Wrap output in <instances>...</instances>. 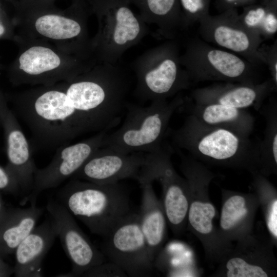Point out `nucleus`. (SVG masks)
Here are the masks:
<instances>
[{
  "mask_svg": "<svg viewBox=\"0 0 277 277\" xmlns=\"http://www.w3.org/2000/svg\"><path fill=\"white\" fill-rule=\"evenodd\" d=\"M53 0L19 1L16 23L19 35L48 42L84 60L92 57L87 26L90 15L84 0H73L61 10Z\"/></svg>",
  "mask_w": 277,
  "mask_h": 277,
  "instance_id": "nucleus-1",
  "label": "nucleus"
},
{
  "mask_svg": "<svg viewBox=\"0 0 277 277\" xmlns=\"http://www.w3.org/2000/svg\"><path fill=\"white\" fill-rule=\"evenodd\" d=\"M64 83L69 101L88 133L108 130L117 123L128 89L126 76L120 67L97 64Z\"/></svg>",
  "mask_w": 277,
  "mask_h": 277,
  "instance_id": "nucleus-2",
  "label": "nucleus"
},
{
  "mask_svg": "<svg viewBox=\"0 0 277 277\" xmlns=\"http://www.w3.org/2000/svg\"><path fill=\"white\" fill-rule=\"evenodd\" d=\"M17 105L34 144L45 149H56L88 133L69 101L64 82L23 91Z\"/></svg>",
  "mask_w": 277,
  "mask_h": 277,
  "instance_id": "nucleus-3",
  "label": "nucleus"
},
{
  "mask_svg": "<svg viewBox=\"0 0 277 277\" xmlns=\"http://www.w3.org/2000/svg\"><path fill=\"white\" fill-rule=\"evenodd\" d=\"M234 131L207 125L191 115L173 135L174 145L200 162L259 172V143Z\"/></svg>",
  "mask_w": 277,
  "mask_h": 277,
  "instance_id": "nucleus-4",
  "label": "nucleus"
},
{
  "mask_svg": "<svg viewBox=\"0 0 277 277\" xmlns=\"http://www.w3.org/2000/svg\"><path fill=\"white\" fill-rule=\"evenodd\" d=\"M57 198L92 233L103 238L131 212L126 190L119 183L99 184L72 179L58 191Z\"/></svg>",
  "mask_w": 277,
  "mask_h": 277,
  "instance_id": "nucleus-5",
  "label": "nucleus"
},
{
  "mask_svg": "<svg viewBox=\"0 0 277 277\" xmlns=\"http://www.w3.org/2000/svg\"><path fill=\"white\" fill-rule=\"evenodd\" d=\"M97 22L91 38L92 57L96 64L116 65L123 54L148 33L147 24L134 13L129 0H84Z\"/></svg>",
  "mask_w": 277,
  "mask_h": 277,
  "instance_id": "nucleus-6",
  "label": "nucleus"
},
{
  "mask_svg": "<svg viewBox=\"0 0 277 277\" xmlns=\"http://www.w3.org/2000/svg\"><path fill=\"white\" fill-rule=\"evenodd\" d=\"M19 52L12 67L17 85L49 86L66 81L97 64L67 53L45 41L15 37Z\"/></svg>",
  "mask_w": 277,
  "mask_h": 277,
  "instance_id": "nucleus-7",
  "label": "nucleus"
},
{
  "mask_svg": "<svg viewBox=\"0 0 277 277\" xmlns=\"http://www.w3.org/2000/svg\"><path fill=\"white\" fill-rule=\"evenodd\" d=\"M185 103L178 94L172 100L151 101L148 106L128 104L122 125L104 137L102 147L122 153L152 152L161 146L171 117Z\"/></svg>",
  "mask_w": 277,
  "mask_h": 277,
  "instance_id": "nucleus-8",
  "label": "nucleus"
},
{
  "mask_svg": "<svg viewBox=\"0 0 277 277\" xmlns=\"http://www.w3.org/2000/svg\"><path fill=\"white\" fill-rule=\"evenodd\" d=\"M180 168L189 188L187 230L199 239L206 258L219 263L233 245L222 240L215 224L217 212L210 200L209 189L216 175L201 162L183 154Z\"/></svg>",
  "mask_w": 277,
  "mask_h": 277,
  "instance_id": "nucleus-9",
  "label": "nucleus"
},
{
  "mask_svg": "<svg viewBox=\"0 0 277 277\" xmlns=\"http://www.w3.org/2000/svg\"><path fill=\"white\" fill-rule=\"evenodd\" d=\"M180 57L176 44L168 42L136 58L133 64L136 96L151 101L168 100L188 89L192 82Z\"/></svg>",
  "mask_w": 277,
  "mask_h": 277,
  "instance_id": "nucleus-10",
  "label": "nucleus"
},
{
  "mask_svg": "<svg viewBox=\"0 0 277 277\" xmlns=\"http://www.w3.org/2000/svg\"><path fill=\"white\" fill-rule=\"evenodd\" d=\"M180 58L192 82L216 81L255 84L262 82L260 81L259 65L204 41H191Z\"/></svg>",
  "mask_w": 277,
  "mask_h": 277,
  "instance_id": "nucleus-11",
  "label": "nucleus"
},
{
  "mask_svg": "<svg viewBox=\"0 0 277 277\" xmlns=\"http://www.w3.org/2000/svg\"><path fill=\"white\" fill-rule=\"evenodd\" d=\"M154 181L162 187V202L168 225L173 234L179 236L187 230L189 188L186 179L175 171L170 152L162 146L146 153L138 182L141 185Z\"/></svg>",
  "mask_w": 277,
  "mask_h": 277,
  "instance_id": "nucleus-12",
  "label": "nucleus"
},
{
  "mask_svg": "<svg viewBox=\"0 0 277 277\" xmlns=\"http://www.w3.org/2000/svg\"><path fill=\"white\" fill-rule=\"evenodd\" d=\"M102 252L130 276L152 274L153 262L142 231L138 213L130 212L104 237Z\"/></svg>",
  "mask_w": 277,
  "mask_h": 277,
  "instance_id": "nucleus-13",
  "label": "nucleus"
},
{
  "mask_svg": "<svg viewBox=\"0 0 277 277\" xmlns=\"http://www.w3.org/2000/svg\"><path fill=\"white\" fill-rule=\"evenodd\" d=\"M199 33L204 41L234 53L256 65H266L260 47L263 39L246 28L237 9L215 15L210 14L199 22Z\"/></svg>",
  "mask_w": 277,
  "mask_h": 277,
  "instance_id": "nucleus-14",
  "label": "nucleus"
},
{
  "mask_svg": "<svg viewBox=\"0 0 277 277\" xmlns=\"http://www.w3.org/2000/svg\"><path fill=\"white\" fill-rule=\"evenodd\" d=\"M268 236L252 233L236 242L211 275L216 277H274L277 261Z\"/></svg>",
  "mask_w": 277,
  "mask_h": 277,
  "instance_id": "nucleus-15",
  "label": "nucleus"
},
{
  "mask_svg": "<svg viewBox=\"0 0 277 277\" xmlns=\"http://www.w3.org/2000/svg\"><path fill=\"white\" fill-rule=\"evenodd\" d=\"M107 130L97 132L82 141L67 143L56 148L51 162L45 167L37 168L33 188L22 202H30L35 206L38 195L44 190L53 188L74 174L100 148Z\"/></svg>",
  "mask_w": 277,
  "mask_h": 277,
  "instance_id": "nucleus-16",
  "label": "nucleus"
},
{
  "mask_svg": "<svg viewBox=\"0 0 277 277\" xmlns=\"http://www.w3.org/2000/svg\"><path fill=\"white\" fill-rule=\"evenodd\" d=\"M46 209L56 224L57 236L72 264L71 271L63 276H82L89 269L106 262L102 251L92 243L73 216L60 202L49 201Z\"/></svg>",
  "mask_w": 277,
  "mask_h": 277,
  "instance_id": "nucleus-17",
  "label": "nucleus"
},
{
  "mask_svg": "<svg viewBox=\"0 0 277 277\" xmlns=\"http://www.w3.org/2000/svg\"><path fill=\"white\" fill-rule=\"evenodd\" d=\"M146 153H122L101 147L72 177L99 184L118 183L128 178L138 181Z\"/></svg>",
  "mask_w": 277,
  "mask_h": 277,
  "instance_id": "nucleus-18",
  "label": "nucleus"
},
{
  "mask_svg": "<svg viewBox=\"0 0 277 277\" xmlns=\"http://www.w3.org/2000/svg\"><path fill=\"white\" fill-rule=\"evenodd\" d=\"M276 87L271 78L255 84L222 82L196 88L192 91L191 97L196 104L214 103L259 110Z\"/></svg>",
  "mask_w": 277,
  "mask_h": 277,
  "instance_id": "nucleus-19",
  "label": "nucleus"
},
{
  "mask_svg": "<svg viewBox=\"0 0 277 277\" xmlns=\"http://www.w3.org/2000/svg\"><path fill=\"white\" fill-rule=\"evenodd\" d=\"M222 206L218 226L222 240L233 246L253 232L259 201L254 193L221 189Z\"/></svg>",
  "mask_w": 277,
  "mask_h": 277,
  "instance_id": "nucleus-20",
  "label": "nucleus"
},
{
  "mask_svg": "<svg viewBox=\"0 0 277 277\" xmlns=\"http://www.w3.org/2000/svg\"><path fill=\"white\" fill-rule=\"evenodd\" d=\"M57 237L56 224L49 216L22 241L16 248V265L14 271L16 276H42V261Z\"/></svg>",
  "mask_w": 277,
  "mask_h": 277,
  "instance_id": "nucleus-21",
  "label": "nucleus"
},
{
  "mask_svg": "<svg viewBox=\"0 0 277 277\" xmlns=\"http://www.w3.org/2000/svg\"><path fill=\"white\" fill-rule=\"evenodd\" d=\"M140 185L142 197L138 212L139 222L153 262L166 241L168 223L162 200L156 196L152 183H144Z\"/></svg>",
  "mask_w": 277,
  "mask_h": 277,
  "instance_id": "nucleus-22",
  "label": "nucleus"
},
{
  "mask_svg": "<svg viewBox=\"0 0 277 277\" xmlns=\"http://www.w3.org/2000/svg\"><path fill=\"white\" fill-rule=\"evenodd\" d=\"M9 121L7 135V154L11 167V173L22 191L31 192L34 174L37 169L32 157L29 143L17 123L12 118Z\"/></svg>",
  "mask_w": 277,
  "mask_h": 277,
  "instance_id": "nucleus-23",
  "label": "nucleus"
},
{
  "mask_svg": "<svg viewBox=\"0 0 277 277\" xmlns=\"http://www.w3.org/2000/svg\"><path fill=\"white\" fill-rule=\"evenodd\" d=\"M146 24L154 25L163 37L172 39L185 29L179 0H129Z\"/></svg>",
  "mask_w": 277,
  "mask_h": 277,
  "instance_id": "nucleus-24",
  "label": "nucleus"
},
{
  "mask_svg": "<svg viewBox=\"0 0 277 277\" xmlns=\"http://www.w3.org/2000/svg\"><path fill=\"white\" fill-rule=\"evenodd\" d=\"M190 115L207 125L226 128L247 136L253 131L255 119L244 109L218 104L192 105Z\"/></svg>",
  "mask_w": 277,
  "mask_h": 277,
  "instance_id": "nucleus-25",
  "label": "nucleus"
},
{
  "mask_svg": "<svg viewBox=\"0 0 277 277\" xmlns=\"http://www.w3.org/2000/svg\"><path fill=\"white\" fill-rule=\"evenodd\" d=\"M44 209L31 205L13 210L0 225V247L5 251L13 252L34 229Z\"/></svg>",
  "mask_w": 277,
  "mask_h": 277,
  "instance_id": "nucleus-26",
  "label": "nucleus"
},
{
  "mask_svg": "<svg viewBox=\"0 0 277 277\" xmlns=\"http://www.w3.org/2000/svg\"><path fill=\"white\" fill-rule=\"evenodd\" d=\"M193 253L188 246L180 241L164 245L156 256L154 267L170 276H193Z\"/></svg>",
  "mask_w": 277,
  "mask_h": 277,
  "instance_id": "nucleus-27",
  "label": "nucleus"
},
{
  "mask_svg": "<svg viewBox=\"0 0 277 277\" xmlns=\"http://www.w3.org/2000/svg\"><path fill=\"white\" fill-rule=\"evenodd\" d=\"M239 17L249 30L263 39L270 38L277 32V2L262 0L245 6Z\"/></svg>",
  "mask_w": 277,
  "mask_h": 277,
  "instance_id": "nucleus-28",
  "label": "nucleus"
},
{
  "mask_svg": "<svg viewBox=\"0 0 277 277\" xmlns=\"http://www.w3.org/2000/svg\"><path fill=\"white\" fill-rule=\"evenodd\" d=\"M265 120L263 140L259 142V172L266 177L277 174V105L273 101L261 109Z\"/></svg>",
  "mask_w": 277,
  "mask_h": 277,
  "instance_id": "nucleus-29",
  "label": "nucleus"
},
{
  "mask_svg": "<svg viewBox=\"0 0 277 277\" xmlns=\"http://www.w3.org/2000/svg\"><path fill=\"white\" fill-rule=\"evenodd\" d=\"M252 186L261 207L268 235L277 246V191L267 177L259 172L251 173Z\"/></svg>",
  "mask_w": 277,
  "mask_h": 277,
  "instance_id": "nucleus-30",
  "label": "nucleus"
},
{
  "mask_svg": "<svg viewBox=\"0 0 277 277\" xmlns=\"http://www.w3.org/2000/svg\"><path fill=\"white\" fill-rule=\"evenodd\" d=\"M184 28L209 14L210 0H179Z\"/></svg>",
  "mask_w": 277,
  "mask_h": 277,
  "instance_id": "nucleus-31",
  "label": "nucleus"
},
{
  "mask_svg": "<svg viewBox=\"0 0 277 277\" xmlns=\"http://www.w3.org/2000/svg\"><path fill=\"white\" fill-rule=\"evenodd\" d=\"M82 276H127L125 272L116 265L106 262L95 266L86 272Z\"/></svg>",
  "mask_w": 277,
  "mask_h": 277,
  "instance_id": "nucleus-32",
  "label": "nucleus"
},
{
  "mask_svg": "<svg viewBox=\"0 0 277 277\" xmlns=\"http://www.w3.org/2000/svg\"><path fill=\"white\" fill-rule=\"evenodd\" d=\"M266 65L269 68L271 79L277 87V43L276 41L269 46L260 47Z\"/></svg>",
  "mask_w": 277,
  "mask_h": 277,
  "instance_id": "nucleus-33",
  "label": "nucleus"
},
{
  "mask_svg": "<svg viewBox=\"0 0 277 277\" xmlns=\"http://www.w3.org/2000/svg\"><path fill=\"white\" fill-rule=\"evenodd\" d=\"M257 0H217V8L222 12L229 9L248 6L256 2Z\"/></svg>",
  "mask_w": 277,
  "mask_h": 277,
  "instance_id": "nucleus-34",
  "label": "nucleus"
},
{
  "mask_svg": "<svg viewBox=\"0 0 277 277\" xmlns=\"http://www.w3.org/2000/svg\"><path fill=\"white\" fill-rule=\"evenodd\" d=\"M12 188L13 190L20 189L19 185L12 174L9 175L7 171L0 167V189Z\"/></svg>",
  "mask_w": 277,
  "mask_h": 277,
  "instance_id": "nucleus-35",
  "label": "nucleus"
},
{
  "mask_svg": "<svg viewBox=\"0 0 277 277\" xmlns=\"http://www.w3.org/2000/svg\"><path fill=\"white\" fill-rule=\"evenodd\" d=\"M11 270L8 269L3 263L0 261V274H7Z\"/></svg>",
  "mask_w": 277,
  "mask_h": 277,
  "instance_id": "nucleus-36",
  "label": "nucleus"
},
{
  "mask_svg": "<svg viewBox=\"0 0 277 277\" xmlns=\"http://www.w3.org/2000/svg\"><path fill=\"white\" fill-rule=\"evenodd\" d=\"M7 32L6 26L3 22L0 19V37H2Z\"/></svg>",
  "mask_w": 277,
  "mask_h": 277,
  "instance_id": "nucleus-37",
  "label": "nucleus"
},
{
  "mask_svg": "<svg viewBox=\"0 0 277 277\" xmlns=\"http://www.w3.org/2000/svg\"><path fill=\"white\" fill-rule=\"evenodd\" d=\"M2 211H3L2 206L1 202L0 201V215L2 214Z\"/></svg>",
  "mask_w": 277,
  "mask_h": 277,
  "instance_id": "nucleus-38",
  "label": "nucleus"
},
{
  "mask_svg": "<svg viewBox=\"0 0 277 277\" xmlns=\"http://www.w3.org/2000/svg\"><path fill=\"white\" fill-rule=\"evenodd\" d=\"M3 249L0 247V252H2L3 251H4L3 250H2Z\"/></svg>",
  "mask_w": 277,
  "mask_h": 277,
  "instance_id": "nucleus-39",
  "label": "nucleus"
},
{
  "mask_svg": "<svg viewBox=\"0 0 277 277\" xmlns=\"http://www.w3.org/2000/svg\"><path fill=\"white\" fill-rule=\"evenodd\" d=\"M272 1L277 2V0H272Z\"/></svg>",
  "mask_w": 277,
  "mask_h": 277,
  "instance_id": "nucleus-40",
  "label": "nucleus"
}]
</instances>
